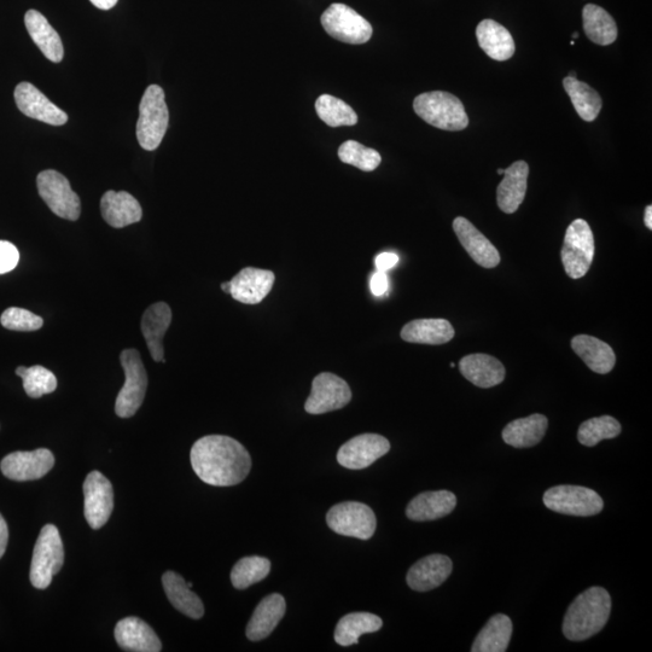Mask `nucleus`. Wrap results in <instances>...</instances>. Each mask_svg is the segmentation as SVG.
Here are the masks:
<instances>
[{"instance_id": "nucleus-1", "label": "nucleus", "mask_w": 652, "mask_h": 652, "mask_svg": "<svg viewBox=\"0 0 652 652\" xmlns=\"http://www.w3.org/2000/svg\"><path fill=\"white\" fill-rule=\"evenodd\" d=\"M190 461L200 479L211 486L230 487L246 480L252 458L241 442L225 435H208L191 448Z\"/></svg>"}, {"instance_id": "nucleus-2", "label": "nucleus", "mask_w": 652, "mask_h": 652, "mask_svg": "<svg viewBox=\"0 0 652 652\" xmlns=\"http://www.w3.org/2000/svg\"><path fill=\"white\" fill-rule=\"evenodd\" d=\"M611 598L603 587H591L570 604L563 621V634L572 642H582L601 632L609 620Z\"/></svg>"}, {"instance_id": "nucleus-3", "label": "nucleus", "mask_w": 652, "mask_h": 652, "mask_svg": "<svg viewBox=\"0 0 652 652\" xmlns=\"http://www.w3.org/2000/svg\"><path fill=\"white\" fill-rule=\"evenodd\" d=\"M413 109L419 118L440 130L462 131L469 125V118L461 100L444 91L422 93L413 101Z\"/></svg>"}, {"instance_id": "nucleus-4", "label": "nucleus", "mask_w": 652, "mask_h": 652, "mask_svg": "<svg viewBox=\"0 0 652 652\" xmlns=\"http://www.w3.org/2000/svg\"><path fill=\"white\" fill-rule=\"evenodd\" d=\"M168 124H170V112H168L165 92L159 85H150L139 104L137 122L139 145L148 151L159 148L166 135Z\"/></svg>"}, {"instance_id": "nucleus-5", "label": "nucleus", "mask_w": 652, "mask_h": 652, "mask_svg": "<svg viewBox=\"0 0 652 652\" xmlns=\"http://www.w3.org/2000/svg\"><path fill=\"white\" fill-rule=\"evenodd\" d=\"M64 564V547L60 532L54 525H46L39 534L34 546L31 564L32 585L38 590H45Z\"/></svg>"}, {"instance_id": "nucleus-6", "label": "nucleus", "mask_w": 652, "mask_h": 652, "mask_svg": "<svg viewBox=\"0 0 652 652\" xmlns=\"http://www.w3.org/2000/svg\"><path fill=\"white\" fill-rule=\"evenodd\" d=\"M126 381L116 398L115 412L120 418H131L141 409L148 389V375L141 354L136 349H125L120 355Z\"/></svg>"}, {"instance_id": "nucleus-7", "label": "nucleus", "mask_w": 652, "mask_h": 652, "mask_svg": "<svg viewBox=\"0 0 652 652\" xmlns=\"http://www.w3.org/2000/svg\"><path fill=\"white\" fill-rule=\"evenodd\" d=\"M561 256L570 278L579 279L589 272L595 256V237L587 221L576 219L568 226Z\"/></svg>"}, {"instance_id": "nucleus-8", "label": "nucleus", "mask_w": 652, "mask_h": 652, "mask_svg": "<svg viewBox=\"0 0 652 652\" xmlns=\"http://www.w3.org/2000/svg\"><path fill=\"white\" fill-rule=\"evenodd\" d=\"M544 504L558 514L580 517L598 515L604 508L602 497L593 489L572 485L547 489Z\"/></svg>"}, {"instance_id": "nucleus-9", "label": "nucleus", "mask_w": 652, "mask_h": 652, "mask_svg": "<svg viewBox=\"0 0 652 652\" xmlns=\"http://www.w3.org/2000/svg\"><path fill=\"white\" fill-rule=\"evenodd\" d=\"M320 21L325 32L342 43L360 45L368 43L372 37L369 21L345 4L330 5Z\"/></svg>"}, {"instance_id": "nucleus-10", "label": "nucleus", "mask_w": 652, "mask_h": 652, "mask_svg": "<svg viewBox=\"0 0 652 652\" xmlns=\"http://www.w3.org/2000/svg\"><path fill=\"white\" fill-rule=\"evenodd\" d=\"M330 529L345 537L369 540L375 534L377 520L370 506L358 502L340 503L326 515Z\"/></svg>"}, {"instance_id": "nucleus-11", "label": "nucleus", "mask_w": 652, "mask_h": 652, "mask_svg": "<svg viewBox=\"0 0 652 652\" xmlns=\"http://www.w3.org/2000/svg\"><path fill=\"white\" fill-rule=\"evenodd\" d=\"M37 185L40 197L57 217L77 221L81 214V202L68 179L54 170L39 173Z\"/></svg>"}, {"instance_id": "nucleus-12", "label": "nucleus", "mask_w": 652, "mask_h": 652, "mask_svg": "<svg viewBox=\"0 0 652 652\" xmlns=\"http://www.w3.org/2000/svg\"><path fill=\"white\" fill-rule=\"evenodd\" d=\"M352 400V390L341 377L323 372L314 378L312 392L307 399L305 410L310 415H323L343 409Z\"/></svg>"}, {"instance_id": "nucleus-13", "label": "nucleus", "mask_w": 652, "mask_h": 652, "mask_svg": "<svg viewBox=\"0 0 652 652\" xmlns=\"http://www.w3.org/2000/svg\"><path fill=\"white\" fill-rule=\"evenodd\" d=\"M84 512L92 529L106 526L114 509L112 483L100 471H92L84 483Z\"/></svg>"}, {"instance_id": "nucleus-14", "label": "nucleus", "mask_w": 652, "mask_h": 652, "mask_svg": "<svg viewBox=\"0 0 652 652\" xmlns=\"http://www.w3.org/2000/svg\"><path fill=\"white\" fill-rule=\"evenodd\" d=\"M389 451L390 442L384 436L358 435L341 446L337 453V462L347 469L362 470L386 456Z\"/></svg>"}, {"instance_id": "nucleus-15", "label": "nucleus", "mask_w": 652, "mask_h": 652, "mask_svg": "<svg viewBox=\"0 0 652 652\" xmlns=\"http://www.w3.org/2000/svg\"><path fill=\"white\" fill-rule=\"evenodd\" d=\"M54 465V454L46 448H38L36 451L8 454L0 464V469L8 479L23 482L42 479Z\"/></svg>"}, {"instance_id": "nucleus-16", "label": "nucleus", "mask_w": 652, "mask_h": 652, "mask_svg": "<svg viewBox=\"0 0 652 652\" xmlns=\"http://www.w3.org/2000/svg\"><path fill=\"white\" fill-rule=\"evenodd\" d=\"M17 108L22 114L34 120L45 122L52 126L66 125L68 115L62 109L55 106L48 97L40 92L31 83H23L16 86L14 92Z\"/></svg>"}, {"instance_id": "nucleus-17", "label": "nucleus", "mask_w": 652, "mask_h": 652, "mask_svg": "<svg viewBox=\"0 0 652 652\" xmlns=\"http://www.w3.org/2000/svg\"><path fill=\"white\" fill-rule=\"evenodd\" d=\"M275 281L272 271L246 267L231 279L230 295L242 304L258 305L271 293Z\"/></svg>"}, {"instance_id": "nucleus-18", "label": "nucleus", "mask_w": 652, "mask_h": 652, "mask_svg": "<svg viewBox=\"0 0 652 652\" xmlns=\"http://www.w3.org/2000/svg\"><path fill=\"white\" fill-rule=\"evenodd\" d=\"M453 230L470 258L485 269H494L500 264V254L486 236H483L468 219L458 217L453 221Z\"/></svg>"}, {"instance_id": "nucleus-19", "label": "nucleus", "mask_w": 652, "mask_h": 652, "mask_svg": "<svg viewBox=\"0 0 652 652\" xmlns=\"http://www.w3.org/2000/svg\"><path fill=\"white\" fill-rule=\"evenodd\" d=\"M453 564L445 555H430L413 564L407 573V584L413 591L428 592L441 586L451 575Z\"/></svg>"}, {"instance_id": "nucleus-20", "label": "nucleus", "mask_w": 652, "mask_h": 652, "mask_svg": "<svg viewBox=\"0 0 652 652\" xmlns=\"http://www.w3.org/2000/svg\"><path fill=\"white\" fill-rule=\"evenodd\" d=\"M115 640L122 650L132 652H160V638L147 622L138 617H126L115 627Z\"/></svg>"}, {"instance_id": "nucleus-21", "label": "nucleus", "mask_w": 652, "mask_h": 652, "mask_svg": "<svg viewBox=\"0 0 652 652\" xmlns=\"http://www.w3.org/2000/svg\"><path fill=\"white\" fill-rule=\"evenodd\" d=\"M101 213L107 224L114 229L139 223L143 217L141 205L126 191H107L101 200Z\"/></svg>"}, {"instance_id": "nucleus-22", "label": "nucleus", "mask_w": 652, "mask_h": 652, "mask_svg": "<svg viewBox=\"0 0 652 652\" xmlns=\"http://www.w3.org/2000/svg\"><path fill=\"white\" fill-rule=\"evenodd\" d=\"M172 323L171 307L165 302H157L144 312L142 318V333L149 348L151 357L157 363H165L163 337Z\"/></svg>"}, {"instance_id": "nucleus-23", "label": "nucleus", "mask_w": 652, "mask_h": 652, "mask_svg": "<svg viewBox=\"0 0 652 652\" xmlns=\"http://www.w3.org/2000/svg\"><path fill=\"white\" fill-rule=\"evenodd\" d=\"M287 610V603L282 595L272 593L256 607L252 619L248 622L247 637L252 642H259L275 631Z\"/></svg>"}, {"instance_id": "nucleus-24", "label": "nucleus", "mask_w": 652, "mask_h": 652, "mask_svg": "<svg viewBox=\"0 0 652 652\" xmlns=\"http://www.w3.org/2000/svg\"><path fill=\"white\" fill-rule=\"evenodd\" d=\"M529 166L525 161H517L505 170L504 179L497 190L498 206L506 214L517 212L525 201Z\"/></svg>"}, {"instance_id": "nucleus-25", "label": "nucleus", "mask_w": 652, "mask_h": 652, "mask_svg": "<svg viewBox=\"0 0 652 652\" xmlns=\"http://www.w3.org/2000/svg\"><path fill=\"white\" fill-rule=\"evenodd\" d=\"M457 497L450 491L424 492L413 498L406 508L412 521H435L450 515L456 509Z\"/></svg>"}, {"instance_id": "nucleus-26", "label": "nucleus", "mask_w": 652, "mask_h": 652, "mask_svg": "<svg viewBox=\"0 0 652 652\" xmlns=\"http://www.w3.org/2000/svg\"><path fill=\"white\" fill-rule=\"evenodd\" d=\"M462 375L480 388H492L505 380V368L498 359L487 354H470L459 363Z\"/></svg>"}, {"instance_id": "nucleus-27", "label": "nucleus", "mask_w": 652, "mask_h": 652, "mask_svg": "<svg viewBox=\"0 0 652 652\" xmlns=\"http://www.w3.org/2000/svg\"><path fill=\"white\" fill-rule=\"evenodd\" d=\"M26 28L34 43L51 62L60 63L64 57L61 37L46 17L37 10H29L25 16Z\"/></svg>"}, {"instance_id": "nucleus-28", "label": "nucleus", "mask_w": 652, "mask_h": 652, "mask_svg": "<svg viewBox=\"0 0 652 652\" xmlns=\"http://www.w3.org/2000/svg\"><path fill=\"white\" fill-rule=\"evenodd\" d=\"M477 42L496 61H508L515 54V42L508 29L493 20H483L476 28Z\"/></svg>"}, {"instance_id": "nucleus-29", "label": "nucleus", "mask_w": 652, "mask_h": 652, "mask_svg": "<svg viewBox=\"0 0 652 652\" xmlns=\"http://www.w3.org/2000/svg\"><path fill=\"white\" fill-rule=\"evenodd\" d=\"M453 326L446 319H417L401 330V339L422 345H444L454 337Z\"/></svg>"}, {"instance_id": "nucleus-30", "label": "nucleus", "mask_w": 652, "mask_h": 652, "mask_svg": "<svg viewBox=\"0 0 652 652\" xmlns=\"http://www.w3.org/2000/svg\"><path fill=\"white\" fill-rule=\"evenodd\" d=\"M573 351L584 360L587 368L597 374H609L614 369L616 355L608 343L589 335H578L572 340Z\"/></svg>"}, {"instance_id": "nucleus-31", "label": "nucleus", "mask_w": 652, "mask_h": 652, "mask_svg": "<svg viewBox=\"0 0 652 652\" xmlns=\"http://www.w3.org/2000/svg\"><path fill=\"white\" fill-rule=\"evenodd\" d=\"M162 585L168 601L180 613L194 620H199L205 615V607H203L200 597L191 591L183 576L174 572H167L162 576Z\"/></svg>"}, {"instance_id": "nucleus-32", "label": "nucleus", "mask_w": 652, "mask_h": 652, "mask_svg": "<svg viewBox=\"0 0 652 652\" xmlns=\"http://www.w3.org/2000/svg\"><path fill=\"white\" fill-rule=\"evenodd\" d=\"M549 419L539 413L526 418L512 421L503 430V440L516 448H527L538 445L544 439Z\"/></svg>"}, {"instance_id": "nucleus-33", "label": "nucleus", "mask_w": 652, "mask_h": 652, "mask_svg": "<svg viewBox=\"0 0 652 652\" xmlns=\"http://www.w3.org/2000/svg\"><path fill=\"white\" fill-rule=\"evenodd\" d=\"M512 636V622L504 614L494 615L489 619L475 639L473 652H505L508 650Z\"/></svg>"}, {"instance_id": "nucleus-34", "label": "nucleus", "mask_w": 652, "mask_h": 652, "mask_svg": "<svg viewBox=\"0 0 652 652\" xmlns=\"http://www.w3.org/2000/svg\"><path fill=\"white\" fill-rule=\"evenodd\" d=\"M381 617L370 613H352L343 616L336 626L335 642L341 646H351L359 643L363 634L375 633L381 630Z\"/></svg>"}, {"instance_id": "nucleus-35", "label": "nucleus", "mask_w": 652, "mask_h": 652, "mask_svg": "<svg viewBox=\"0 0 652 652\" xmlns=\"http://www.w3.org/2000/svg\"><path fill=\"white\" fill-rule=\"evenodd\" d=\"M582 21L587 38L591 42L607 46L617 38L616 22L603 8L595 4H587L582 10Z\"/></svg>"}, {"instance_id": "nucleus-36", "label": "nucleus", "mask_w": 652, "mask_h": 652, "mask_svg": "<svg viewBox=\"0 0 652 652\" xmlns=\"http://www.w3.org/2000/svg\"><path fill=\"white\" fill-rule=\"evenodd\" d=\"M563 86L580 118L587 122L595 121L602 110L599 93L576 78L567 77L563 80Z\"/></svg>"}, {"instance_id": "nucleus-37", "label": "nucleus", "mask_w": 652, "mask_h": 652, "mask_svg": "<svg viewBox=\"0 0 652 652\" xmlns=\"http://www.w3.org/2000/svg\"><path fill=\"white\" fill-rule=\"evenodd\" d=\"M271 572V562L259 556L244 557L235 564L231 572V582L237 590H246L249 586L263 581Z\"/></svg>"}, {"instance_id": "nucleus-38", "label": "nucleus", "mask_w": 652, "mask_h": 652, "mask_svg": "<svg viewBox=\"0 0 652 652\" xmlns=\"http://www.w3.org/2000/svg\"><path fill=\"white\" fill-rule=\"evenodd\" d=\"M317 114L330 127L354 126L358 115L346 102L330 95H322L316 101Z\"/></svg>"}, {"instance_id": "nucleus-39", "label": "nucleus", "mask_w": 652, "mask_h": 652, "mask_svg": "<svg viewBox=\"0 0 652 652\" xmlns=\"http://www.w3.org/2000/svg\"><path fill=\"white\" fill-rule=\"evenodd\" d=\"M621 434V424L611 416L591 418L581 424L578 440L581 445L595 447L603 440L615 439Z\"/></svg>"}, {"instance_id": "nucleus-40", "label": "nucleus", "mask_w": 652, "mask_h": 652, "mask_svg": "<svg viewBox=\"0 0 652 652\" xmlns=\"http://www.w3.org/2000/svg\"><path fill=\"white\" fill-rule=\"evenodd\" d=\"M16 375L23 381V388L29 398L39 399L46 394L54 393L57 388V378L44 366L34 365L32 368L20 366L16 369Z\"/></svg>"}, {"instance_id": "nucleus-41", "label": "nucleus", "mask_w": 652, "mask_h": 652, "mask_svg": "<svg viewBox=\"0 0 652 652\" xmlns=\"http://www.w3.org/2000/svg\"><path fill=\"white\" fill-rule=\"evenodd\" d=\"M339 157L343 163L357 167L358 170L364 172L375 171L382 161L378 151L355 141L343 143L339 149Z\"/></svg>"}, {"instance_id": "nucleus-42", "label": "nucleus", "mask_w": 652, "mask_h": 652, "mask_svg": "<svg viewBox=\"0 0 652 652\" xmlns=\"http://www.w3.org/2000/svg\"><path fill=\"white\" fill-rule=\"evenodd\" d=\"M5 329L14 331H36L42 328L44 320L32 312L19 307H10L0 317Z\"/></svg>"}, {"instance_id": "nucleus-43", "label": "nucleus", "mask_w": 652, "mask_h": 652, "mask_svg": "<svg viewBox=\"0 0 652 652\" xmlns=\"http://www.w3.org/2000/svg\"><path fill=\"white\" fill-rule=\"evenodd\" d=\"M20 261L19 250L13 243L0 241V275L11 272Z\"/></svg>"}, {"instance_id": "nucleus-44", "label": "nucleus", "mask_w": 652, "mask_h": 652, "mask_svg": "<svg viewBox=\"0 0 652 652\" xmlns=\"http://www.w3.org/2000/svg\"><path fill=\"white\" fill-rule=\"evenodd\" d=\"M388 277L386 272L377 271L371 278V291L375 296H383L388 291Z\"/></svg>"}, {"instance_id": "nucleus-45", "label": "nucleus", "mask_w": 652, "mask_h": 652, "mask_svg": "<svg viewBox=\"0 0 652 652\" xmlns=\"http://www.w3.org/2000/svg\"><path fill=\"white\" fill-rule=\"evenodd\" d=\"M399 263V256L394 253H382L376 256L375 264L378 271L386 272Z\"/></svg>"}, {"instance_id": "nucleus-46", "label": "nucleus", "mask_w": 652, "mask_h": 652, "mask_svg": "<svg viewBox=\"0 0 652 652\" xmlns=\"http://www.w3.org/2000/svg\"><path fill=\"white\" fill-rule=\"evenodd\" d=\"M9 540V529L7 522H5L4 517L0 515V558L4 556L5 551H7Z\"/></svg>"}, {"instance_id": "nucleus-47", "label": "nucleus", "mask_w": 652, "mask_h": 652, "mask_svg": "<svg viewBox=\"0 0 652 652\" xmlns=\"http://www.w3.org/2000/svg\"><path fill=\"white\" fill-rule=\"evenodd\" d=\"M96 8L101 10H110L118 4L119 0H90Z\"/></svg>"}, {"instance_id": "nucleus-48", "label": "nucleus", "mask_w": 652, "mask_h": 652, "mask_svg": "<svg viewBox=\"0 0 652 652\" xmlns=\"http://www.w3.org/2000/svg\"><path fill=\"white\" fill-rule=\"evenodd\" d=\"M645 226L648 227L649 230H652V207L648 206L645 209Z\"/></svg>"}, {"instance_id": "nucleus-49", "label": "nucleus", "mask_w": 652, "mask_h": 652, "mask_svg": "<svg viewBox=\"0 0 652 652\" xmlns=\"http://www.w3.org/2000/svg\"><path fill=\"white\" fill-rule=\"evenodd\" d=\"M221 290L225 291L226 294H230L231 293V284H230V282H225V283L221 284Z\"/></svg>"}, {"instance_id": "nucleus-50", "label": "nucleus", "mask_w": 652, "mask_h": 652, "mask_svg": "<svg viewBox=\"0 0 652 652\" xmlns=\"http://www.w3.org/2000/svg\"><path fill=\"white\" fill-rule=\"evenodd\" d=\"M568 77L576 78V73L575 72L569 73ZM576 79H578V78H576Z\"/></svg>"}, {"instance_id": "nucleus-51", "label": "nucleus", "mask_w": 652, "mask_h": 652, "mask_svg": "<svg viewBox=\"0 0 652 652\" xmlns=\"http://www.w3.org/2000/svg\"><path fill=\"white\" fill-rule=\"evenodd\" d=\"M504 173H505V170H502V168H499L498 174H500V176H504Z\"/></svg>"}, {"instance_id": "nucleus-52", "label": "nucleus", "mask_w": 652, "mask_h": 652, "mask_svg": "<svg viewBox=\"0 0 652 652\" xmlns=\"http://www.w3.org/2000/svg\"><path fill=\"white\" fill-rule=\"evenodd\" d=\"M578 37H579V34L575 32V33L573 34V38L575 39V38H578Z\"/></svg>"}, {"instance_id": "nucleus-53", "label": "nucleus", "mask_w": 652, "mask_h": 652, "mask_svg": "<svg viewBox=\"0 0 652 652\" xmlns=\"http://www.w3.org/2000/svg\"><path fill=\"white\" fill-rule=\"evenodd\" d=\"M188 586L190 587V589H192V586L194 585H192V582H188Z\"/></svg>"}]
</instances>
